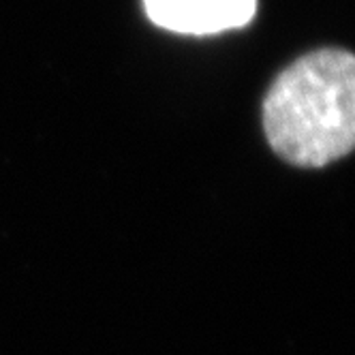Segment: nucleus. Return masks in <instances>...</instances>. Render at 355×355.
<instances>
[{
	"label": "nucleus",
	"instance_id": "f257e3e1",
	"mask_svg": "<svg viewBox=\"0 0 355 355\" xmlns=\"http://www.w3.org/2000/svg\"><path fill=\"white\" fill-rule=\"evenodd\" d=\"M263 129L281 159L323 167L347 157L355 141V62L343 49L302 56L272 84Z\"/></svg>",
	"mask_w": 355,
	"mask_h": 355
},
{
	"label": "nucleus",
	"instance_id": "f03ea898",
	"mask_svg": "<svg viewBox=\"0 0 355 355\" xmlns=\"http://www.w3.org/2000/svg\"><path fill=\"white\" fill-rule=\"evenodd\" d=\"M148 17L184 35H214L248 24L257 0H144Z\"/></svg>",
	"mask_w": 355,
	"mask_h": 355
}]
</instances>
